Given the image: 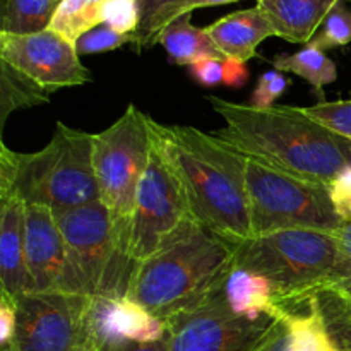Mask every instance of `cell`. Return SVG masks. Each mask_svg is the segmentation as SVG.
I'll list each match as a JSON object with an SVG mask.
<instances>
[{
    "label": "cell",
    "instance_id": "cell-1",
    "mask_svg": "<svg viewBox=\"0 0 351 351\" xmlns=\"http://www.w3.org/2000/svg\"><path fill=\"white\" fill-rule=\"evenodd\" d=\"M206 99L226 123L213 136L249 160L322 185L351 163L348 141L308 117L302 106L257 108L219 96Z\"/></svg>",
    "mask_w": 351,
    "mask_h": 351
},
{
    "label": "cell",
    "instance_id": "cell-2",
    "mask_svg": "<svg viewBox=\"0 0 351 351\" xmlns=\"http://www.w3.org/2000/svg\"><path fill=\"white\" fill-rule=\"evenodd\" d=\"M149 125L184 187L192 218L233 247L252 239L247 156L195 127L154 119Z\"/></svg>",
    "mask_w": 351,
    "mask_h": 351
},
{
    "label": "cell",
    "instance_id": "cell-3",
    "mask_svg": "<svg viewBox=\"0 0 351 351\" xmlns=\"http://www.w3.org/2000/svg\"><path fill=\"white\" fill-rule=\"evenodd\" d=\"M233 245L192 218L134 267L127 297L170 321L219 293L233 267Z\"/></svg>",
    "mask_w": 351,
    "mask_h": 351
},
{
    "label": "cell",
    "instance_id": "cell-4",
    "mask_svg": "<svg viewBox=\"0 0 351 351\" xmlns=\"http://www.w3.org/2000/svg\"><path fill=\"white\" fill-rule=\"evenodd\" d=\"M0 194L57 211L99 201L93 165V134L57 122L50 143L36 153H16L0 143Z\"/></svg>",
    "mask_w": 351,
    "mask_h": 351
},
{
    "label": "cell",
    "instance_id": "cell-5",
    "mask_svg": "<svg viewBox=\"0 0 351 351\" xmlns=\"http://www.w3.org/2000/svg\"><path fill=\"white\" fill-rule=\"evenodd\" d=\"M233 249V264L266 278L285 312L305 314L331 276L338 257V232L281 230L252 237Z\"/></svg>",
    "mask_w": 351,
    "mask_h": 351
},
{
    "label": "cell",
    "instance_id": "cell-6",
    "mask_svg": "<svg viewBox=\"0 0 351 351\" xmlns=\"http://www.w3.org/2000/svg\"><path fill=\"white\" fill-rule=\"evenodd\" d=\"M149 119L137 106L129 105L112 125L93 134V165L99 202L110 213L117 247L129 264L137 191L153 147Z\"/></svg>",
    "mask_w": 351,
    "mask_h": 351
},
{
    "label": "cell",
    "instance_id": "cell-7",
    "mask_svg": "<svg viewBox=\"0 0 351 351\" xmlns=\"http://www.w3.org/2000/svg\"><path fill=\"white\" fill-rule=\"evenodd\" d=\"M67 256V293L127 297L132 269L117 247L112 218L99 201L55 213Z\"/></svg>",
    "mask_w": 351,
    "mask_h": 351
},
{
    "label": "cell",
    "instance_id": "cell-8",
    "mask_svg": "<svg viewBox=\"0 0 351 351\" xmlns=\"http://www.w3.org/2000/svg\"><path fill=\"white\" fill-rule=\"evenodd\" d=\"M247 189L254 237L298 228L339 232L345 225L336 215L328 185L249 160Z\"/></svg>",
    "mask_w": 351,
    "mask_h": 351
},
{
    "label": "cell",
    "instance_id": "cell-9",
    "mask_svg": "<svg viewBox=\"0 0 351 351\" xmlns=\"http://www.w3.org/2000/svg\"><path fill=\"white\" fill-rule=\"evenodd\" d=\"M189 219H192V215L184 187L153 139L149 163L137 191L130 226L129 261L132 271L137 264L153 256Z\"/></svg>",
    "mask_w": 351,
    "mask_h": 351
},
{
    "label": "cell",
    "instance_id": "cell-10",
    "mask_svg": "<svg viewBox=\"0 0 351 351\" xmlns=\"http://www.w3.org/2000/svg\"><path fill=\"white\" fill-rule=\"evenodd\" d=\"M16 302L12 351H75L88 339L91 297L67 291H29Z\"/></svg>",
    "mask_w": 351,
    "mask_h": 351
},
{
    "label": "cell",
    "instance_id": "cell-11",
    "mask_svg": "<svg viewBox=\"0 0 351 351\" xmlns=\"http://www.w3.org/2000/svg\"><path fill=\"white\" fill-rule=\"evenodd\" d=\"M274 319L235 315L218 293L201 307L167 321L170 351H254Z\"/></svg>",
    "mask_w": 351,
    "mask_h": 351
},
{
    "label": "cell",
    "instance_id": "cell-12",
    "mask_svg": "<svg viewBox=\"0 0 351 351\" xmlns=\"http://www.w3.org/2000/svg\"><path fill=\"white\" fill-rule=\"evenodd\" d=\"M0 60L48 93L93 81L74 45L51 29L33 34L0 33Z\"/></svg>",
    "mask_w": 351,
    "mask_h": 351
},
{
    "label": "cell",
    "instance_id": "cell-13",
    "mask_svg": "<svg viewBox=\"0 0 351 351\" xmlns=\"http://www.w3.org/2000/svg\"><path fill=\"white\" fill-rule=\"evenodd\" d=\"M86 331L101 351L129 341L154 343L170 335L167 321L129 297H91Z\"/></svg>",
    "mask_w": 351,
    "mask_h": 351
},
{
    "label": "cell",
    "instance_id": "cell-14",
    "mask_svg": "<svg viewBox=\"0 0 351 351\" xmlns=\"http://www.w3.org/2000/svg\"><path fill=\"white\" fill-rule=\"evenodd\" d=\"M24 247L34 291H67V256L53 209L26 204Z\"/></svg>",
    "mask_w": 351,
    "mask_h": 351
},
{
    "label": "cell",
    "instance_id": "cell-15",
    "mask_svg": "<svg viewBox=\"0 0 351 351\" xmlns=\"http://www.w3.org/2000/svg\"><path fill=\"white\" fill-rule=\"evenodd\" d=\"M332 345L351 351V221L338 232V257L332 273L314 298Z\"/></svg>",
    "mask_w": 351,
    "mask_h": 351
},
{
    "label": "cell",
    "instance_id": "cell-16",
    "mask_svg": "<svg viewBox=\"0 0 351 351\" xmlns=\"http://www.w3.org/2000/svg\"><path fill=\"white\" fill-rule=\"evenodd\" d=\"M26 204L14 194H0V291L10 297L34 291L24 247Z\"/></svg>",
    "mask_w": 351,
    "mask_h": 351
},
{
    "label": "cell",
    "instance_id": "cell-17",
    "mask_svg": "<svg viewBox=\"0 0 351 351\" xmlns=\"http://www.w3.org/2000/svg\"><path fill=\"white\" fill-rule=\"evenodd\" d=\"M338 2L341 0H257V7L273 27L274 36L308 45Z\"/></svg>",
    "mask_w": 351,
    "mask_h": 351
},
{
    "label": "cell",
    "instance_id": "cell-18",
    "mask_svg": "<svg viewBox=\"0 0 351 351\" xmlns=\"http://www.w3.org/2000/svg\"><path fill=\"white\" fill-rule=\"evenodd\" d=\"M208 34L225 58L247 62L257 55V47L274 36L271 24L259 7L237 10L206 27Z\"/></svg>",
    "mask_w": 351,
    "mask_h": 351
},
{
    "label": "cell",
    "instance_id": "cell-19",
    "mask_svg": "<svg viewBox=\"0 0 351 351\" xmlns=\"http://www.w3.org/2000/svg\"><path fill=\"white\" fill-rule=\"evenodd\" d=\"M219 297L226 307L240 317H280L285 314L283 308L276 304L273 285L264 276L242 269L235 264L219 290Z\"/></svg>",
    "mask_w": 351,
    "mask_h": 351
},
{
    "label": "cell",
    "instance_id": "cell-20",
    "mask_svg": "<svg viewBox=\"0 0 351 351\" xmlns=\"http://www.w3.org/2000/svg\"><path fill=\"white\" fill-rule=\"evenodd\" d=\"M192 14H185L168 24L158 36L156 45L167 50L168 57L173 64L187 65L204 58H225L206 27H197L191 23Z\"/></svg>",
    "mask_w": 351,
    "mask_h": 351
},
{
    "label": "cell",
    "instance_id": "cell-21",
    "mask_svg": "<svg viewBox=\"0 0 351 351\" xmlns=\"http://www.w3.org/2000/svg\"><path fill=\"white\" fill-rule=\"evenodd\" d=\"M274 65V71L291 72L295 75H300L302 79L308 82L317 91L321 101H324V88L332 84L338 77L336 64L319 48L312 45H305L302 50L295 53H280L271 60Z\"/></svg>",
    "mask_w": 351,
    "mask_h": 351
},
{
    "label": "cell",
    "instance_id": "cell-22",
    "mask_svg": "<svg viewBox=\"0 0 351 351\" xmlns=\"http://www.w3.org/2000/svg\"><path fill=\"white\" fill-rule=\"evenodd\" d=\"M106 2L108 0H62L48 29L75 47L82 34L101 26Z\"/></svg>",
    "mask_w": 351,
    "mask_h": 351
},
{
    "label": "cell",
    "instance_id": "cell-23",
    "mask_svg": "<svg viewBox=\"0 0 351 351\" xmlns=\"http://www.w3.org/2000/svg\"><path fill=\"white\" fill-rule=\"evenodd\" d=\"M50 95L47 89L0 60V129H3L7 117L14 110L48 103Z\"/></svg>",
    "mask_w": 351,
    "mask_h": 351
},
{
    "label": "cell",
    "instance_id": "cell-24",
    "mask_svg": "<svg viewBox=\"0 0 351 351\" xmlns=\"http://www.w3.org/2000/svg\"><path fill=\"white\" fill-rule=\"evenodd\" d=\"M62 0H3L0 33L33 34L48 29Z\"/></svg>",
    "mask_w": 351,
    "mask_h": 351
},
{
    "label": "cell",
    "instance_id": "cell-25",
    "mask_svg": "<svg viewBox=\"0 0 351 351\" xmlns=\"http://www.w3.org/2000/svg\"><path fill=\"white\" fill-rule=\"evenodd\" d=\"M185 0H137L139 5V27L134 33V50H146L156 45L161 31L178 19L182 5Z\"/></svg>",
    "mask_w": 351,
    "mask_h": 351
},
{
    "label": "cell",
    "instance_id": "cell-26",
    "mask_svg": "<svg viewBox=\"0 0 351 351\" xmlns=\"http://www.w3.org/2000/svg\"><path fill=\"white\" fill-rule=\"evenodd\" d=\"M348 43H351V7L341 0L326 16L321 29L315 33L308 45L326 51Z\"/></svg>",
    "mask_w": 351,
    "mask_h": 351
},
{
    "label": "cell",
    "instance_id": "cell-27",
    "mask_svg": "<svg viewBox=\"0 0 351 351\" xmlns=\"http://www.w3.org/2000/svg\"><path fill=\"white\" fill-rule=\"evenodd\" d=\"M304 112L321 122L332 132L341 136L351 144V99L319 101L312 106H302Z\"/></svg>",
    "mask_w": 351,
    "mask_h": 351
},
{
    "label": "cell",
    "instance_id": "cell-28",
    "mask_svg": "<svg viewBox=\"0 0 351 351\" xmlns=\"http://www.w3.org/2000/svg\"><path fill=\"white\" fill-rule=\"evenodd\" d=\"M127 43H134L132 34H122L106 26V24H101V26L95 27L89 33L82 34L77 43H75V50L81 57V55H95L117 50V48L123 47Z\"/></svg>",
    "mask_w": 351,
    "mask_h": 351
},
{
    "label": "cell",
    "instance_id": "cell-29",
    "mask_svg": "<svg viewBox=\"0 0 351 351\" xmlns=\"http://www.w3.org/2000/svg\"><path fill=\"white\" fill-rule=\"evenodd\" d=\"M141 14L137 0H108L103 14V24L122 34H132L139 27Z\"/></svg>",
    "mask_w": 351,
    "mask_h": 351
},
{
    "label": "cell",
    "instance_id": "cell-30",
    "mask_svg": "<svg viewBox=\"0 0 351 351\" xmlns=\"http://www.w3.org/2000/svg\"><path fill=\"white\" fill-rule=\"evenodd\" d=\"M288 86H290V79L285 77L280 71L264 72L257 79L249 105L257 106V108H269V106L276 105V99L287 91Z\"/></svg>",
    "mask_w": 351,
    "mask_h": 351
},
{
    "label": "cell",
    "instance_id": "cell-31",
    "mask_svg": "<svg viewBox=\"0 0 351 351\" xmlns=\"http://www.w3.org/2000/svg\"><path fill=\"white\" fill-rule=\"evenodd\" d=\"M328 191L339 219L343 223L351 221V163L335 175L328 184Z\"/></svg>",
    "mask_w": 351,
    "mask_h": 351
},
{
    "label": "cell",
    "instance_id": "cell-32",
    "mask_svg": "<svg viewBox=\"0 0 351 351\" xmlns=\"http://www.w3.org/2000/svg\"><path fill=\"white\" fill-rule=\"evenodd\" d=\"M254 351H293V329L288 312L274 319Z\"/></svg>",
    "mask_w": 351,
    "mask_h": 351
},
{
    "label": "cell",
    "instance_id": "cell-33",
    "mask_svg": "<svg viewBox=\"0 0 351 351\" xmlns=\"http://www.w3.org/2000/svg\"><path fill=\"white\" fill-rule=\"evenodd\" d=\"M16 336V302L14 297L2 291L0 293V350L12 351Z\"/></svg>",
    "mask_w": 351,
    "mask_h": 351
},
{
    "label": "cell",
    "instance_id": "cell-34",
    "mask_svg": "<svg viewBox=\"0 0 351 351\" xmlns=\"http://www.w3.org/2000/svg\"><path fill=\"white\" fill-rule=\"evenodd\" d=\"M223 60L225 58H204L192 64L189 71L197 84L204 88H215L223 84Z\"/></svg>",
    "mask_w": 351,
    "mask_h": 351
},
{
    "label": "cell",
    "instance_id": "cell-35",
    "mask_svg": "<svg viewBox=\"0 0 351 351\" xmlns=\"http://www.w3.org/2000/svg\"><path fill=\"white\" fill-rule=\"evenodd\" d=\"M249 75L247 62L237 60V58L223 60V84L228 88H243L249 82Z\"/></svg>",
    "mask_w": 351,
    "mask_h": 351
},
{
    "label": "cell",
    "instance_id": "cell-36",
    "mask_svg": "<svg viewBox=\"0 0 351 351\" xmlns=\"http://www.w3.org/2000/svg\"><path fill=\"white\" fill-rule=\"evenodd\" d=\"M106 351H170V335L167 338L160 339V341L154 343H122L119 346H113V348Z\"/></svg>",
    "mask_w": 351,
    "mask_h": 351
},
{
    "label": "cell",
    "instance_id": "cell-37",
    "mask_svg": "<svg viewBox=\"0 0 351 351\" xmlns=\"http://www.w3.org/2000/svg\"><path fill=\"white\" fill-rule=\"evenodd\" d=\"M239 0H185L182 5L178 17L185 16V14H192L195 9H202V7H213V5H225V3H233Z\"/></svg>",
    "mask_w": 351,
    "mask_h": 351
},
{
    "label": "cell",
    "instance_id": "cell-38",
    "mask_svg": "<svg viewBox=\"0 0 351 351\" xmlns=\"http://www.w3.org/2000/svg\"><path fill=\"white\" fill-rule=\"evenodd\" d=\"M75 351H101V348H99V346L96 345V343L93 341V339L88 338V339H86L84 345L79 346V348L75 350Z\"/></svg>",
    "mask_w": 351,
    "mask_h": 351
},
{
    "label": "cell",
    "instance_id": "cell-39",
    "mask_svg": "<svg viewBox=\"0 0 351 351\" xmlns=\"http://www.w3.org/2000/svg\"><path fill=\"white\" fill-rule=\"evenodd\" d=\"M343 2H346V3H351V0H343Z\"/></svg>",
    "mask_w": 351,
    "mask_h": 351
},
{
    "label": "cell",
    "instance_id": "cell-40",
    "mask_svg": "<svg viewBox=\"0 0 351 351\" xmlns=\"http://www.w3.org/2000/svg\"><path fill=\"white\" fill-rule=\"evenodd\" d=\"M331 351H339V350H338V348H332Z\"/></svg>",
    "mask_w": 351,
    "mask_h": 351
}]
</instances>
